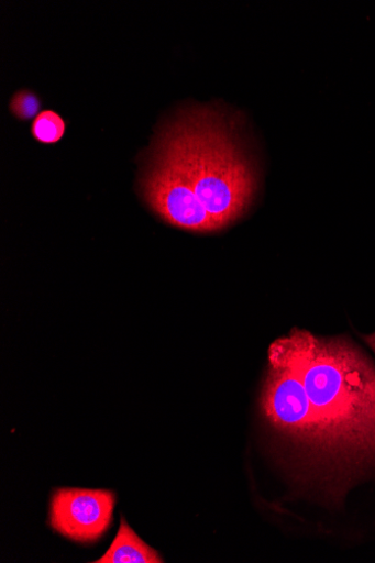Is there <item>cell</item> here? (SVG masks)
Returning a JSON list of instances; mask_svg holds the SVG:
<instances>
[{"mask_svg": "<svg viewBox=\"0 0 375 563\" xmlns=\"http://www.w3.org/2000/svg\"><path fill=\"white\" fill-rule=\"evenodd\" d=\"M275 345L293 364L316 419L320 454L355 473L375 465V365L346 338L293 330Z\"/></svg>", "mask_w": 375, "mask_h": 563, "instance_id": "obj_1", "label": "cell"}, {"mask_svg": "<svg viewBox=\"0 0 375 563\" xmlns=\"http://www.w3.org/2000/svg\"><path fill=\"white\" fill-rule=\"evenodd\" d=\"M242 130L221 107L190 106L158 123L151 145L180 169L218 232L247 213L257 191Z\"/></svg>", "mask_w": 375, "mask_h": 563, "instance_id": "obj_2", "label": "cell"}, {"mask_svg": "<svg viewBox=\"0 0 375 563\" xmlns=\"http://www.w3.org/2000/svg\"><path fill=\"white\" fill-rule=\"evenodd\" d=\"M269 363L261 395L264 418L280 435L320 454L313 409L300 376L275 345L269 350Z\"/></svg>", "mask_w": 375, "mask_h": 563, "instance_id": "obj_3", "label": "cell"}, {"mask_svg": "<svg viewBox=\"0 0 375 563\" xmlns=\"http://www.w3.org/2000/svg\"><path fill=\"white\" fill-rule=\"evenodd\" d=\"M147 152L140 187L148 209L175 228L194 233L218 232L180 169L153 146Z\"/></svg>", "mask_w": 375, "mask_h": 563, "instance_id": "obj_4", "label": "cell"}, {"mask_svg": "<svg viewBox=\"0 0 375 563\" xmlns=\"http://www.w3.org/2000/svg\"><path fill=\"white\" fill-rule=\"evenodd\" d=\"M115 496L109 490L59 489L51 501L53 529L78 542H93L109 530Z\"/></svg>", "mask_w": 375, "mask_h": 563, "instance_id": "obj_5", "label": "cell"}, {"mask_svg": "<svg viewBox=\"0 0 375 563\" xmlns=\"http://www.w3.org/2000/svg\"><path fill=\"white\" fill-rule=\"evenodd\" d=\"M97 563H158L164 562L155 550L142 541L122 519L113 544Z\"/></svg>", "mask_w": 375, "mask_h": 563, "instance_id": "obj_6", "label": "cell"}, {"mask_svg": "<svg viewBox=\"0 0 375 563\" xmlns=\"http://www.w3.org/2000/svg\"><path fill=\"white\" fill-rule=\"evenodd\" d=\"M31 133L41 143H57L66 133V123L55 111H43L34 119Z\"/></svg>", "mask_w": 375, "mask_h": 563, "instance_id": "obj_7", "label": "cell"}, {"mask_svg": "<svg viewBox=\"0 0 375 563\" xmlns=\"http://www.w3.org/2000/svg\"><path fill=\"white\" fill-rule=\"evenodd\" d=\"M10 109L18 119L30 121L41 113V100L30 90H20L13 96Z\"/></svg>", "mask_w": 375, "mask_h": 563, "instance_id": "obj_8", "label": "cell"}, {"mask_svg": "<svg viewBox=\"0 0 375 563\" xmlns=\"http://www.w3.org/2000/svg\"><path fill=\"white\" fill-rule=\"evenodd\" d=\"M363 340L375 352V333H373L371 335L363 336Z\"/></svg>", "mask_w": 375, "mask_h": 563, "instance_id": "obj_9", "label": "cell"}]
</instances>
